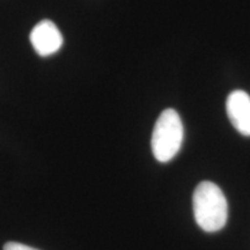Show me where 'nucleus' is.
Returning a JSON list of instances; mask_svg holds the SVG:
<instances>
[{
    "mask_svg": "<svg viewBox=\"0 0 250 250\" xmlns=\"http://www.w3.org/2000/svg\"><path fill=\"white\" fill-rule=\"evenodd\" d=\"M192 208L196 223L204 232H218L227 223L228 204L217 184L208 181L199 183L193 191Z\"/></svg>",
    "mask_w": 250,
    "mask_h": 250,
    "instance_id": "1",
    "label": "nucleus"
},
{
    "mask_svg": "<svg viewBox=\"0 0 250 250\" xmlns=\"http://www.w3.org/2000/svg\"><path fill=\"white\" fill-rule=\"evenodd\" d=\"M184 127L179 112L166 109L155 122L152 133V152L159 162H168L182 147Z\"/></svg>",
    "mask_w": 250,
    "mask_h": 250,
    "instance_id": "2",
    "label": "nucleus"
},
{
    "mask_svg": "<svg viewBox=\"0 0 250 250\" xmlns=\"http://www.w3.org/2000/svg\"><path fill=\"white\" fill-rule=\"evenodd\" d=\"M30 42L42 57L54 55L62 48V36L58 27L50 20L41 21L30 33Z\"/></svg>",
    "mask_w": 250,
    "mask_h": 250,
    "instance_id": "3",
    "label": "nucleus"
},
{
    "mask_svg": "<svg viewBox=\"0 0 250 250\" xmlns=\"http://www.w3.org/2000/svg\"><path fill=\"white\" fill-rule=\"evenodd\" d=\"M226 111L230 123L242 136L250 137V95L245 90H234L226 100Z\"/></svg>",
    "mask_w": 250,
    "mask_h": 250,
    "instance_id": "4",
    "label": "nucleus"
},
{
    "mask_svg": "<svg viewBox=\"0 0 250 250\" xmlns=\"http://www.w3.org/2000/svg\"><path fill=\"white\" fill-rule=\"evenodd\" d=\"M4 250H39L29 247L27 245H22V243L19 242H7L4 246Z\"/></svg>",
    "mask_w": 250,
    "mask_h": 250,
    "instance_id": "5",
    "label": "nucleus"
}]
</instances>
